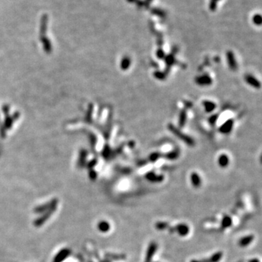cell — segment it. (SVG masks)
Wrapping results in <instances>:
<instances>
[{"instance_id": "30bf717a", "label": "cell", "mask_w": 262, "mask_h": 262, "mask_svg": "<svg viewBox=\"0 0 262 262\" xmlns=\"http://www.w3.org/2000/svg\"><path fill=\"white\" fill-rule=\"evenodd\" d=\"M233 124H234V121L232 120H227V121L225 122L224 124H223L222 126L220 127V128H219L220 132H221V133H224V134L229 133V132L232 131Z\"/></svg>"}, {"instance_id": "603a6c76", "label": "cell", "mask_w": 262, "mask_h": 262, "mask_svg": "<svg viewBox=\"0 0 262 262\" xmlns=\"http://www.w3.org/2000/svg\"><path fill=\"white\" fill-rule=\"evenodd\" d=\"M247 262H260V261L258 259H252L250 260H248Z\"/></svg>"}, {"instance_id": "2e32d148", "label": "cell", "mask_w": 262, "mask_h": 262, "mask_svg": "<svg viewBox=\"0 0 262 262\" xmlns=\"http://www.w3.org/2000/svg\"><path fill=\"white\" fill-rule=\"evenodd\" d=\"M131 59L130 58H127V57H125L122 60V62H121V67L122 69H123L124 70L127 69H129L130 66H131Z\"/></svg>"}, {"instance_id": "d6986e66", "label": "cell", "mask_w": 262, "mask_h": 262, "mask_svg": "<svg viewBox=\"0 0 262 262\" xmlns=\"http://www.w3.org/2000/svg\"><path fill=\"white\" fill-rule=\"evenodd\" d=\"M253 21H254V24L257 25V26H260L261 24V16L259 14L255 15L253 18Z\"/></svg>"}, {"instance_id": "3957f363", "label": "cell", "mask_w": 262, "mask_h": 262, "mask_svg": "<svg viewBox=\"0 0 262 262\" xmlns=\"http://www.w3.org/2000/svg\"><path fill=\"white\" fill-rule=\"evenodd\" d=\"M145 179L152 183H160L164 180L163 175H157L154 171H149L145 175Z\"/></svg>"}, {"instance_id": "7c38bea8", "label": "cell", "mask_w": 262, "mask_h": 262, "mask_svg": "<svg viewBox=\"0 0 262 262\" xmlns=\"http://www.w3.org/2000/svg\"><path fill=\"white\" fill-rule=\"evenodd\" d=\"M232 224H233L232 218L231 216L228 215H225L222 218V222H221V225H222L223 229H227V228L231 227L232 226Z\"/></svg>"}, {"instance_id": "ba28073f", "label": "cell", "mask_w": 262, "mask_h": 262, "mask_svg": "<svg viewBox=\"0 0 262 262\" xmlns=\"http://www.w3.org/2000/svg\"><path fill=\"white\" fill-rule=\"evenodd\" d=\"M223 257V253L222 251H217L212 255L208 259H202L200 260L201 262H219Z\"/></svg>"}, {"instance_id": "5b68a950", "label": "cell", "mask_w": 262, "mask_h": 262, "mask_svg": "<svg viewBox=\"0 0 262 262\" xmlns=\"http://www.w3.org/2000/svg\"><path fill=\"white\" fill-rule=\"evenodd\" d=\"M196 83L197 85H201V86H206L209 85L212 83V79L211 77L208 75H202L200 77H197L195 79Z\"/></svg>"}, {"instance_id": "484cf974", "label": "cell", "mask_w": 262, "mask_h": 262, "mask_svg": "<svg viewBox=\"0 0 262 262\" xmlns=\"http://www.w3.org/2000/svg\"><path fill=\"white\" fill-rule=\"evenodd\" d=\"M213 1H215V2H218V0H213Z\"/></svg>"}, {"instance_id": "5bb4252c", "label": "cell", "mask_w": 262, "mask_h": 262, "mask_svg": "<svg viewBox=\"0 0 262 262\" xmlns=\"http://www.w3.org/2000/svg\"><path fill=\"white\" fill-rule=\"evenodd\" d=\"M202 104H203V106L205 107V109H206V112H208V113L213 111L216 107V105L212 101H203V103Z\"/></svg>"}, {"instance_id": "8992f818", "label": "cell", "mask_w": 262, "mask_h": 262, "mask_svg": "<svg viewBox=\"0 0 262 262\" xmlns=\"http://www.w3.org/2000/svg\"><path fill=\"white\" fill-rule=\"evenodd\" d=\"M190 181L195 188H199L202 184V179L200 175L196 172H193L190 175Z\"/></svg>"}, {"instance_id": "e0dca14e", "label": "cell", "mask_w": 262, "mask_h": 262, "mask_svg": "<svg viewBox=\"0 0 262 262\" xmlns=\"http://www.w3.org/2000/svg\"><path fill=\"white\" fill-rule=\"evenodd\" d=\"M179 157V153L177 152H171L165 154V158L170 160H174Z\"/></svg>"}, {"instance_id": "d4e9b609", "label": "cell", "mask_w": 262, "mask_h": 262, "mask_svg": "<svg viewBox=\"0 0 262 262\" xmlns=\"http://www.w3.org/2000/svg\"><path fill=\"white\" fill-rule=\"evenodd\" d=\"M190 262H201L200 261H198L197 259H192V260H191Z\"/></svg>"}, {"instance_id": "9a60e30c", "label": "cell", "mask_w": 262, "mask_h": 262, "mask_svg": "<svg viewBox=\"0 0 262 262\" xmlns=\"http://www.w3.org/2000/svg\"><path fill=\"white\" fill-rule=\"evenodd\" d=\"M154 227H155L156 229L159 230V231H163V230L168 229V228L170 227V225L166 222H157L154 224Z\"/></svg>"}, {"instance_id": "52a82bcc", "label": "cell", "mask_w": 262, "mask_h": 262, "mask_svg": "<svg viewBox=\"0 0 262 262\" xmlns=\"http://www.w3.org/2000/svg\"><path fill=\"white\" fill-rule=\"evenodd\" d=\"M254 240V236L253 235V234H249V235L243 237V238L239 240L238 244L240 246V247L245 248L249 245L250 243H252Z\"/></svg>"}, {"instance_id": "4fadbf2b", "label": "cell", "mask_w": 262, "mask_h": 262, "mask_svg": "<svg viewBox=\"0 0 262 262\" xmlns=\"http://www.w3.org/2000/svg\"><path fill=\"white\" fill-rule=\"evenodd\" d=\"M245 80H246V83H247L248 85H251L252 87H254L255 88H260V86H261L260 83H259V81L258 80V79H256L254 77L248 75V77H245Z\"/></svg>"}, {"instance_id": "8fae6325", "label": "cell", "mask_w": 262, "mask_h": 262, "mask_svg": "<svg viewBox=\"0 0 262 262\" xmlns=\"http://www.w3.org/2000/svg\"><path fill=\"white\" fill-rule=\"evenodd\" d=\"M229 157H228L227 154H222L218 157V164L221 168H224L227 167V166L229 165Z\"/></svg>"}, {"instance_id": "44dd1931", "label": "cell", "mask_w": 262, "mask_h": 262, "mask_svg": "<svg viewBox=\"0 0 262 262\" xmlns=\"http://www.w3.org/2000/svg\"><path fill=\"white\" fill-rule=\"evenodd\" d=\"M159 157H160V154L159 153H152L151 155L149 156V160L152 162V163H154L156 162L157 159H158Z\"/></svg>"}, {"instance_id": "6da1fadb", "label": "cell", "mask_w": 262, "mask_h": 262, "mask_svg": "<svg viewBox=\"0 0 262 262\" xmlns=\"http://www.w3.org/2000/svg\"><path fill=\"white\" fill-rule=\"evenodd\" d=\"M168 129H170V131H171L175 136H176L178 138H180L181 141H183L184 143H187L188 145L191 146V147L194 145V141L190 137V136L184 135L182 132L180 131L179 129L176 128V127L173 126L172 125H168Z\"/></svg>"}, {"instance_id": "7402d4cb", "label": "cell", "mask_w": 262, "mask_h": 262, "mask_svg": "<svg viewBox=\"0 0 262 262\" xmlns=\"http://www.w3.org/2000/svg\"><path fill=\"white\" fill-rule=\"evenodd\" d=\"M157 56L159 57V58H163L165 56V53H164V51H162V50H159L157 52Z\"/></svg>"}, {"instance_id": "7a4b0ae2", "label": "cell", "mask_w": 262, "mask_h": 262, "mask_svg": "<svg viewBox=\"0 0 262 262\" xmlns=\"http://www.w3.org/2000/svg\"><path fill=\"white\" fill-rule=\"evenodd\" d=\"M157 250V244L152 241L149 243V246H148L147 254H146L144 262H152V259H153V257L155 254V253Z\"/></svg>"}, {"instance_id": "9c48e42d", "label": "cell", "mask_w": 262, "mask_h": 262, "mask_svg": "<svg viewBox=\"0 0 262 262\" xmlns=\"http://www.w3.org/2000/svg\"><path fill=\"white\" fill-rule=\"evenodd\" d=\"M227 58L228 61V64H229L230 69L232 70H235L238 66H237V61L233 52L231 51L228 52L227 53Z\"/></svg>"}, {"instance_id": "277c9868", "label": "cell", "mask_w": 262, "mask_h": 262, "mask_svg": "<svg viewBox=\"0 0 262 262\" xmlns=\"http://www.w3.org/2000/svg\"><path fill=\"white\" fill-rule=\"evenodd\" d=\"M175 232H176L181 237H186L190 233V227L186 224H179L174 227Z\"/></svg>"}, {"instance_id": "4316f807", "label": "cell", "mask_w": 262, "mask_h": 262, "mask_svg": "<svg viewBox=\"0 0 262 262\" xmlns=\"http://www.w3.org/2000/svg\"><path fill=\"white\" fill-rule=\"evenodd\" d=\"M154 262H159V261H154Z\"/></svg>"}, {"instance_id": "cb8c5ba5", "label": "cell", "mask_w": 262, "mask_h": 262, "mask_svg": "<svg viewBox=\"0 0 262 262\" xmlns=\"http://www.w3.org/2000/svg\"><path fill=\"white\" fill-rule=\"evenodd\" d=\"M129 2H136V3H137L138 2V0H127Z\"/></svg>"}, {"instance_id": "ffe728a7", "label": "cell", "mask_w": 262, "mask_h": 262, "mask_svg": "<svg viewBox=\"0 0 262 262\" xmlns=\"http://www.w3.org/2000/svg\"><path fill=\"white\" fill-rule=\"evenodd\" d=\"M186 113L184 112V111H182V112L180 114V117H179V125H184V123H185L186 121Z\"/></svg>"}, {"instance_id": "ac0fdd59", "label": "cell", "mask_w": 262, "mask_h": 262, "mask_svg": "<svg viewBox=\"0 0 262 262\" xmlns=\"http://www.w3.org/2000/svg\"><path fill=\"white\" fill-rule=\"evenodd\" d=\"M99 227L100 230L102 232H107L108 230H109V229H110V226H109V224L106 222H102L100 223Z\"/></svg>"}]
</instances>
